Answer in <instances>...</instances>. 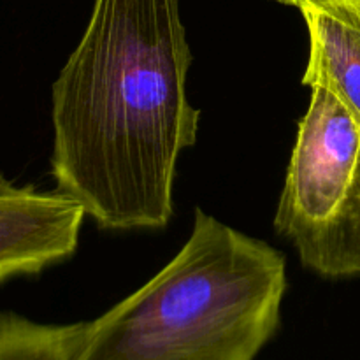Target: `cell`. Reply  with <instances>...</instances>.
<instances>
[{
    "instance_id": "6da1fadb",
    "label": "cell",
    "mask_w": 360,
    "mask_h": 360,
    "mask_svg": "<svg viewBox=\"0 0 360 360\" xmlns=\"http://www.w3.org/2000/svg\"><path fill=\"white\" fill-rule=\"evenodd\" d=\"M178 0H95L53 84L51 172L101 229H162L176 164L197 141Z\"/></svg>"
},
{
    "instance_id": "7a4b0ae2",
    "label": "cell",
    "mask_w": 360,
    "mask_h": 360,
    "mask_svg": "<svg viewBox=\"0 0 360 360\" xmlns=\"http://www.w3.org/2000/svg\"><path fill=\"white\" fill-rule=\"evenodd\" d=\"M285 290L278 250L197 207L178 255L84 322L70 360H255L280 327Z\"/></svg>"
},
{
    "instance_id": "3957f363",
    "label": "cell",
    "mask_w": 360,
    "mask_h": 360,
    "mask_svg": "<svg viewBox=\"0 0 360 360\" xmlns=\"http://www.w3.org/2000/svg\"><path fill=\"white\" fill-rule=\"evenodd\" d=\"M274 227L308 269L360 276V122L326 88L299 122Z\"/></svg>"
},
{
    "instance_id": "277c9868",
    "label": "cell",
    "mask_w": 360,
    "mask_h": 360,
    "mask_svg": "<svg viewBox=\"0 0 360 360\" xmlns=\"http://www.w3.org/2000/svg\"><path fill=\"white\" fill-rule=\"evenodd\" d=\"M86 214L74 197L0 178V283L74 255Z\"/></svg>"
},
{
    "instance_id": "5b68a950",
    "label": "cell",
    "mask_w": 360,
    "mask_h": 360,
    "mask_svg": "<svg viewBox=\"0 0 360 360\" xmlns=\"http://www.w3.org/2000/svg\"><path fill=\"white\" fill-rule=\"evenodd\" d=\"M309 60L302 84L326 88L360 122V0H308Z\"/></svg>"
},
{
    "instance_id": "8992f818",
    "label": "cell",
    "mask_w": 360,
    "mask_h": 360,
    "mask_svg": "<svg viewBox=\"0 0 360 360\" xmlns=\"http://www.w3.org/2000/svg\"><path fill=\"white\" fill-rule=\"evenodd\" d=\"M84 323L51 326L0 313V360H70Z\"/></svg>"
},
{
    "instance_id": "52a82bcc",
    "label": "cell",
    "mask_w": 360,
    "mask_h": 360,
    "mask_svg": "<svg viewBox=\"0 0 360 360\" xmlns=\"http://www.w3.org/2000/svg\"><path fill=\"white\" fill-rule=\"evenodd\" d=\"M276 2L285 4V6H295V7H301L302 4L308 2V0H276Z\"/></svg>"
}]
</instances>
